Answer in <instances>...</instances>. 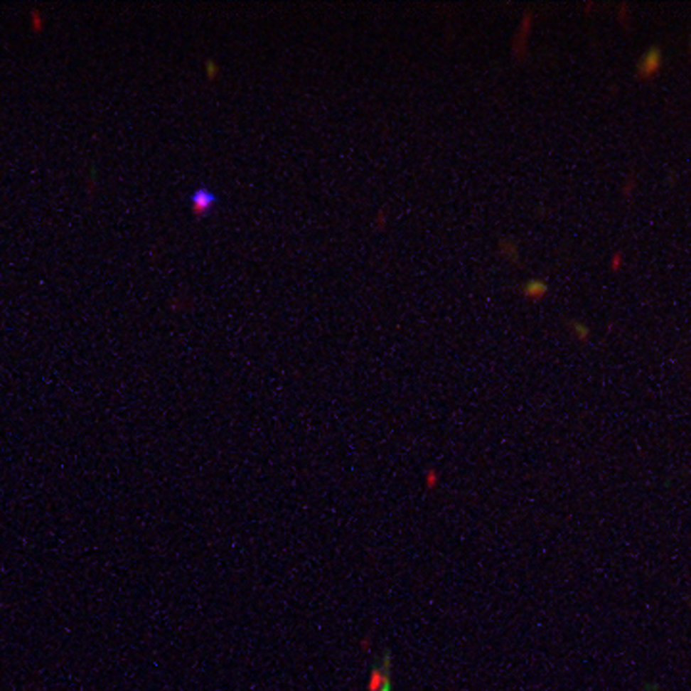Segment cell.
I'll return each instance as SVG.
<instances>
[{"label": "cell", "instance_id": "obj_4", "mask_svg": "<svg viewBox=\"0 0 691 691\" xmlns=\"http://www.w3.org/2000/svg\"><path fill=\"white\" fill-rule=\"evenodd\" d=\"M532 29V14H525V18L520 21V27H518V33L515 41H513V52L518 60L526 58V43H528V35H530Z\"/></svg>", "mask_w": 691, "mask_h": 691}, {"label": "cell", "instance_id": "obj_9", "mask_svg": "<svg viewBox=\"0 0 691 691\" xmlns=\"http://www.w3.org/2000/svg\"><path fill=\"white\" fill-rule=\"evenodd\" d=\"M205 71H208V79L213 81V79H218L219 75V65L215 64L213 60H208V62H205Z\"/></svg>", "mask_w": 691, "mask_h": 691}, {"label": "cell", "instance_id": "obj_8", "mask_svg": "<svg viewBox=\"0 0 691 691\" xmlns=\"http://www.w3.org/2000/svg\"><path fill=\"white\" fill-rule=\"evenodd\" d=\"M633 191H636V175H630V177L626 179V183H624V186H622V194H624V198L626 200L632 198Z\"/></svg>", "mask_w": 691, "mask_h": 691}, {"label": "cell", "instance_id": "obj_10", "mask_svg": "<svg viewBox=\"0 0 691 691\" xmlns=\"http://www.w3.org/2000/svg\"><path fill=\"white\" fill-rule=\"evenodd\" d=\"M377 691H392V682H390V678L386 680L384 684H380V687H378Z\"/></svg>", "mask_w": 691, "mask_h": 691}, {"label": "cell", "instance_id": "obj_11", "mask_svg": "<svg viewBox=\"0 0 691 691\" xmlns=\"http://www.w3.org/2000/svg\"><path fill=\"white\" fill-rule=\"evenodd\" d=\"M386 213H378V223H377V229H382V221H384V225H386Z\"/></svg>", "mask_w": 691, "mask_h": 691}, {"label": "cell", "instance_id": "obj_1", "mask_svg": "<svg viewBox=\"0 0 691 691\" xmlns=\"http://www.w3.org/2000/svg\"><path fill=\"white\" fill-rule=\"evenodd\" d=\"M665 68V52L659 45L649 46L636 62V75L640 81H653L657 73Z\"/></svg>", "mask_w": 691, "mask_h": 691}, {"label": "cell", "instance_id": "obj_6", "mask_svg": "<svg viewBox=\"0 0 691 691\" xmlns=\"http://www.w3.org/2000/svg\"><path fill=\"white\" fill-rule=\"evenodd\" d=\"M570 331L574 334V338L578 342H582V344L589 342V338H591V328L582 321H570Z\"/></svg>", "mask_w": 691, "mask_h": 691}, {"label": "cell", "instance_id": "obj_12", "mask_svg": "<svg viewBox=\"0 0 691 691\" xmlns=\"http://www.w3.org/2000/svg\"><path fill=\"white\" fill-rule=\"evenodd\" d=\"M687 52H690V54H691V37L687 38Z\"/></svg>", "mask_w": 691, "mask_h": 691}, {"label": "cell", "instance_id": "obj_3", "mask_svg": "<svg viewBox=\"0 0 691 691\" xmlns=\"http://www.w3.org/2000/svg\"><path fill=\"white\" fill-rule=\"evenodd\" d=\"M520 294L528 301H542L550 294V284L545 279H530L520 286Z\"/></svg>", "mask_w": 691, "mask_h": 691}, {"label": "cell", "instance_id": "obj_2", "mask_svg": "<svg viewBox=\"0 0 691 691\" xmlns=\"http://www.w3.org/2000/svg\"><path fill=\"white\" fill-rule=\"evenodd\" d=\"M188 200H191L192 213H194L196 218H202L204 213L213 210V205L218 204V196H215L211 191H208V188H204V186H200V188H196V191L192 192L191 198Z\"/></svg>", "mask_w": 691, "mask_h": 691}, {"label": "cell", "instance_id": "obj_7", "mask_svg": "<svg viewBox=\"0 0 691 691\" xmlns=\"http://www.w3.org/2000/svg\"><path fill=\"white\" fill-rule=\"evenodd\" d=\"M622 265H624V256H622V252H614L613 256H611V263H609V267H611V271L613 273H618L622 269Z\"/></svg>", "mask_w": 691, "mask_h": 691}, {"label": "cell", "instance_id": "obj_5", "mask_svg": "<svg viewBox=\"0 0 691 691\" xmlns=\"http://www.w3.org/2000/svg\"><path fill=\"white\" fill-rule=\"evenodd\" d=\"M499 254L505 257L507 262H511V263H517L518 256H520V252H518V246L513 242V240H501V242H499Z\"/></svg>", "mask_w": 691, "mask_h": 691}]
</instances>
